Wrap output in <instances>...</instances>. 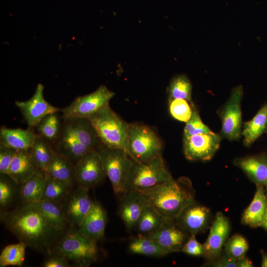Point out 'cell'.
Instances as JSON below:
<instances>
[{"label": "cell", "mask_w": 267, "mask_h": 267, "mask_svg": "<svg viewBox=\"0 0 267 267\" xmlns=\"http://www.w3.org/2000/svg\"><path fill=\"white\" fill-rule=\"evenodd\" d=\"M6 227L27 246L50 253L53 242L62 233L54 228L41 213L29 204H23L3 216Z\"/></svg>", "instance_id": "obj_1"}, {"label": "cell", "mask_w": 267, "mask_h": 267, "mask_svg": "<svg viewBox=\"0 0 267 267\" xmlns=\"http://www.w3.org/2000/svg\"><path fill=\"white\" fill-rule=\"evenodd\" d=\"M136 191L167 219H176L185 207L195 201L191 182L186 178L178 180L172 178L151 188Z\"/></svg>", "instance_id": "obj_2"}, {"label": "cell", "mask_w": 267, "mask_h": 267, "mask_svg": "<svg viewBox=\"0 0 267 267\" xmlns=\"http://www.w3.org/2000/svg\"><path fill=\"white\" fill-rule=\"evenodd\" d=\"M89 119L103 145L111 148L122 149L128 154L129 123L115 113L109 104Z\"/></svg>", "instance_id": "obj_3"}, {"label": "cell", "mask_w": 267, "mask_h": 267, "mask_svg": "<svg viewBox=\"0 0 267 267\" xmlns=\"http://www.w3.org/2000/svg\"><path fill=\"white\" fill-rule=\"evenodd\" d=\"M54 253L77 266L89 267L96 261L98 249L96 241L84 236L78 228L72 226L56 243Z\"/></svg>", "instance_id": "obj_4"}, {"label": "cell", "mask_w": 267, "mask_h": 267, "mask_svg": "<svg viewBox=\"0 0 267 267\" xmlns=\"http://www.w3.org/2000/svg\"><path fill=\"white\" fill-rule=\"evenodd\" d=\"M128 155L134 161L147 163L162 155V143L152 129L147 126L129 124Z\"/></svg>", "instance_id": "obj_5"}, {"label": "cell", "mask_w": 267, "mask_h": 267, "mask_svg": "<svg viewBox=\"0 0 267 267\" xmlns=\"http://www.w3.org/2000/svg\"><path fill=\"white\" fill-rule=\"evenodd\" d=\"M97 150L114 193L123 194L126 192L127 179L133 160L120 148H111L102 144Z\"/></svg>", "instance_id": "obj_6"}, {"label": "cell", "mask_w": 267, "mask_h": 267, "mask_svg": "<svg viewBox=\"0 0 267 267\" xmlns=\"http://www.w3.org/2000/svg\"><path fill=\"white\" fill-rule=\"evenodd\" d=\"M173 178L162 155L147 163L134 161L126 185V191L153 187Z\"/></svg>", "instance_id": "obj_7"}, {"label": "cell", "mask_w": 267, "mask_h": 267, "mask_svg": "<svg viewBox=\"0 0 267 267\" xmlns=\"http://www.w3.org/2000/svg\"><path fill=\"white\" fill-rule=\"evenodd\" d=\"M115 93L102 85L94 91L76 97L70 105L62 109L63 119L89 118L104 106Z\"/></svg>", "instance_id": "obj_8"}, {"label": "cell", "mask_w": 267, "mask_h": 267, "mask_svg": "<svg viewBox=\"0 0 267 267\" xmlns=\"http://www.w3.org/2000/svg\"><path fill=\"white\" fill-rule=\"evenodd\" d=\"M242 86L235 87L228 99L220 111L222 121L221 136L229 140L239 139L242 135Z\"/></svg>", "instance_id": "obj_9"}, {"label": "cell", "mask_w": 267, "mask_h": 267, "mask_svg": "<svg viewBox=\"0 0 267 267\" xmlns=\"http://www.w3.org/2000/svg\"><path fill=\"white\" fill-rule=\"evenodd\" d=\"M221 134L211 132L195 134L183 139V153L190 161H208L220 147Z\"/></svg>", "instance_id": "obj_10"}, {"label": "cell", "mask_w": 267, "mask_h": 267, "mask_svg": "<svg viewBox=\"0 0 267 267\" xmlns=\"http://www.w3.org/2000/svg\"><path fill=\"white\" fill-rule=\"evenodd\" d=\"M44 86L38 84L34 94L29 99L15 102V106L30 129L35 128L46 115L61 111L62 109L53 106L44 99Z\"/></svg>", "instance_id": "obj_11"}, {"label": "cell", "mask_w": 267, "mask_h": 267, "mask_svg": "<svg viewBox=\"0 0 267 267\" xmlns=\"http://www.w3.org/2000/svg\"><path fill=\"white\" fill-rule=\"evenodd\" d=\"M106 177L97 150L88 151L75 165V181L79 186L90 188L99 184Z\"/></svg>", "instance_id": "obj_12"}, {"label": "cell", "mask_w": 267, "mask_h": 267, "mask_svg": "<svg viewBox=\"0 0 267 267\" xmlns=\"http://www.w3.org/2000/svg\"><path fill=\"white\" fill-rule=\"evenodd\" d=\"M190 235L176 219H168L157 230L144 235L155 241L169 254L181 252Z\"/></svg>", "instance_id": "obj_13"}, {"label": "cell", "mask_w": 267, "mask_h": 267, "mask_svg": "<svg viewBox=\"0 0 267 267\" xmlns=\"http://www.w3.org/2000/svg\"><path fill=\"white\" fill-rule=\"evenodd\" d=\"M228 219L221 212H218L210 227V233L203 244L206 261L213 260L221 254L230 232Z\"/></svg>", "instance_id": "obj_14"}, {"label": "cell", "mask_w": 267, "mask_h": 267, "mask_svg": "<svg viewBox=\"0 0 267 267\" xmlns=\"http://www.w3.org/2000/svg\"><path fill=\"white\" fill-rule=\"evenodd\" d=\"M62 119V130L52 144L54 145L53 148L55 152L69 159L75 166L90 149L80 141L68 122Z\"/></svg>", "instance_id": "obj_15"}, {"label": "cell", "mask_w": 267, "mask_h": 267, "mask_svg": "<svg viewBox=\"0 0 267 267\" xmlns=\"http://www.w3.org/2000/svg\"><path fill=\"white\" fill-rule=\"evenodd\" d=\"M89 189L79 186L65 200L63 208L71 226L78 228L91 208L93 201L89 197Z\"/></svg>", "instance_id": "obj_16"}, {"label": "cell", "mask_w": 267, "mask_h": 267, "mask_svg": "<svg viewBox=\"0 0 267 267\" xmlns=\"http://www.w3.org/2000/svg\"><path fill=\"white\" fill-rule=\"evenodd\" d=\"M148 206L147 202L138 192L129 190L122 194L118 213L126 227L131 230L135 228Z\"/></svg>", "instance_id": "obj_17"}, {"label": "cell", "mask_w": 267, "mask_h": 267, "mask_svg": "<svg viewBox=\"0 0 267 267\" xmlns=\"http://www.w3.org/2000/svg\"><path fill=\"white\" fill-rule=\"evenodd\" d=\"M210 219V209L195 201L185 207L176 220L190 234L196 235L207 229Z\"/></svg>", "instance_id": "obj_18"}, {"label": "cell", "mask_w": 267, "mask_h": 267, "mask_svg": "<svg viewBox=\"0 0 267 267\" xmlns=\"http://www.w3.org/2000/svg\"><path fill=\"white\" fill-rule=\"evenodd\" d=\"M107 218L101 205L93 201L90 210L78 228L83 235L97 241L104 237Z\"/></svg>", "instance_id": "obj_19"}, {"label": "cell", "mask_w": 267, "mask_h": 267, "mask_svg": "<svg viewBox=\"0 0 267 267\" xmlns=\"http://www.w3.org/2000/svg\"><path fill=\"white\" fill-rule=\"evenodd\" d=\"M233 164L241 169L256 185L267 186V155L261 153L236 158Z\"/></svg>", "instance_id": "obj_20"}, {"label": "cell", "mask_w": 267, "mask_h": 267, "mask_svg": "<svg viewBox=\"0 0 267 267\" xmlns=\"http://www.w3.org/2000/svg\"><path fill=\"white\" fill-rule=\"evenodd\" d=\"M39 169L31 148L17 150L13 158L7 176L16 184L20 185Z\"/></svg>", "instance_id": "obj_21"}, {"label": "cell", "mask_w": 267, "mask_h": 267, "mask_svg": "<svg viewBox=\"0 0 267 267\" xmlns=\"http://www.w3.org/2000/svg\"><path fill=\"white\" fill-rule=\"evenodd\" d=\"M38 134L29 129H11L1 127L0 130V147L11 148L17 150L31 148Z\"/></svg>", "instance_id": "obj_22"}, {"label": "cell", "mask_w": 267, "mask_h": 267, "mask_svg": "<svg viewBox=\"0 0 267 267\" xmlns=\"http://www.w3.org/2000/svg\"><path fill=\"white\" fill-rule=\"evenodd\" d=\"M267 212V197L264 187L256 185V191L253 199L244 210L241 222L251 227H261Z\"/></svg>", "instance_id": "obj_23"}, {"label": "cell", "mask_w": 267, "mask_h": 267, "mask_svg": "<svg viewBox=\"0 0 267 267\" xmlns=\"http://www.w3.org/2000/svg\"><path fill=\"white\" fill-rule=\"evenodd\" d=\"M39 211L48 223L58 231L63 233L69 224L60 203L47 200L29 203Z\"/></svg>", "instance_id": "obj_24"}, {"label": "cell", "mask_w": 267, "mask_h": 267, "mask_svg": "<svg viewBox=\"0 0 267 267\" xmlns=\"http://www.w3.org/2000/svg\"><path fill=\"white\" fill-rule=\"evenodd\" d=\"M63 119L68 122L80 141L89 149L97 150L103 144L89 118Z\"/></svg>", "instance_id": "obj_25"}, {"label": "cell", "mask_w": 267, "mask_h": 267, "mask_svg": "<svg viewBox=\"0 0 267 267\" xmlns=\"http://www.w3.org/2000/svg\"><path fill=\"white\" fill-rule=\"evenodd\" d=\"M265 133H267V102L250 120L244 123L242 130L244 144L250 146Z\"/></svg>", "instance_id": "obj_26"}, {"label": "cell", "mask_w": 267, "mask_h": 267, "mask_svg": "<svg viewBox=\"0 0 267 267\" xmlns=\"http://www.w3.org/2000/svg\"><path fill=\"white\" fill-rule=\"evenodd\" d=\"M45 173L71 187L76 182L75 166L69 159L55 151Z\"/></svg>", "instance_id": "obj_27"}, {"label": "cell", "mask_w": 267, "mask_h": 267, "mask_svg": "<svg viewBox=\"0 0 267 267\" xmlns=\"http://www.w3.org/2000/svg\"><path fill=\"white\" fill-rule=\"evenodd\" d=\"M46 181V174L38 170L20 185V197L23 204L34 203L42 198Z\"/></svg>", "instance_id": "obj_28"}, {"label": "cell", "mask_w": 267, "mask_h": 267, "mask_svg": "<svg viewBox=\"0 0 267 267\" xmlns=\"http://www.w3.org/2000/svg\"><path fill=\"white\" fill-rule=\"evenodd\" d=\"M128 250L132 254L157 258L169 254L155 241L140 234L130 242Z\"/></svg>", "instance_id": "obj_29"}, {"label": "cell", "mask_w": 267, "mask_h": 267, "mask_svg": "<svg viewBox=\"0 0 267 267\" xmlns=\"http://www.w3.org/2000/svg\"><path fill=\"white\" fill-rule=\"evenodd\" d=\"M58 113L46 115L35 128L36 134L45 138L51 145L59 135L63 126V122Z\"/></svg>", "instance_id": "obj_30"}, {"label": "cell", "mask_w": 267, "mask_h": 267, "mask_svg": "<svg viewBox=\"0 0 267 267\" xmlns=\"http://www.w3.org/2000/svg\"><path fill=\"white\" fill-rule=\"evenodd\" d=\"M31 150L39 169L45 173L55 152L52 145L38 135Z\"/></svg>", "instance_id": "obj_31"}, {"label": "cell", "mask_w": 267, "mask_h": 267, "mask_svg": "<svg viewBox=\"0 0 267 267\" xmlns=\"http://www.w3.org/2000/svg\"><path fill=\"white\" fill-rule=\"evenodd\" d=\"M168 219L148 204L134 229H136L140 234L147 235L159 228Z\"/></svg>", "instance_id": "obj_32"}, {"label": "cell", "mask_w": 267, "mask_h": 267, "mask_svg": "<svg viewBox=\"0 0 267 267\" xmlns=\"http://www.w3.org/2000/svg\"><path fill=\"white\" fill-rule=\"evenodd\" d=\"M71 187L46 174V181L41 200H50L59 203L60 201L66 200L70 193Z\"/></svg>", "instance_id": "obj_33"}, {"label": "cell", "mask_w": 267, "mask_h": 267, "mask_svg": "<svg viewBox=\"0 0 267 267\" xmlns=\"http://www.w3.org/2000/svg\"><path fill=\"white\" fill-rule=\"evenodd\" d=\"M192 88L191 82L185 75L175 77L171 81L168 88L169 100L183 99L191 103Z\"/></svg>", "instance_id": "obj_34"}, {"label": "cell", "mask_w": 267, "mask_h": 267, "mask_svg": "<svg viewBox=\"0 0 267 267\" xmlns=\"http://www.w3.org/2000/svg\"><path fill=\"white\" fill-rule=\"evenodd\" d=\"M26 247L27 245L21 241L6 246L0 255V267L21 266L25 260Z\"/></svg>", "instance_id": "obj_35"}, {"label": "cell", "mask_w": 267, "mask_h": 267, "mask_svg": "<svg viewBox=\"0 0 267 267\" xmlns=\"http://www.w3.org/2000/svg\"><path fill=\"white\" fill-rule=\"evenodd\" d=\"M248 249L249 245L246 239L240 234H235L227 240L223 250L237 260L245 256Z\"/></svg>", "instance_id": "obj_36"}, {"label": "cell", "mask_w": 267, "mask_h": 267, "mask_svg": "<svg viewBox=\"0 0 267 267\" xmlns=\"http://www.w3.org/2000/svg\"><path fill=\"white\" fill-rule=\"evenodd\" d=\"M212 131L203 122L196 108L192 104V112L189 119L185 123L183 139L191 136Z\"/></svg>", "instance_id": "obj_37"}, {"label": "cell", "mask_w": 267, "mask_h": 267, "mask_svg": "<svg viewBox=\"0 0 267 267\" xmlns=\"http://www.w3.org/2000/svg\"><path fill=\"white\" fill-rule=\"evenodd\" d=\"M192 104L183 99H173L169 100V111L175 119L186 123L190 118L192 112Z\"/></svg>", "instance_id": "obj_38"}, {"label": "cell", "mask_w": 267, "mask_h": 267, "mask_svg": "<svg viewBox=\"0 0 267 267\" xmlns=\"http://www.w3.org/2000/svg\"><path fill=\"white\" fill-rule=\"evenodd\" d=\"M0 179V205L1 207L7 206L12 200L14 188L10 181L1 174Z\"/></svg>", "instance_id": "obj_39"}, {"label": "cell", "mask_w": 267, "mask_h": 267, "mask_svg": "<svg viewBox=\"0 0 267 267\" xmlns=\"http://www.w3.org/2000/svg\"><path fill=\"white\" fill-rule=\"evenodd\" d=\"M181 252L190 256L203 257L204 248L203 244H201L197 240L195 235L191 234L182 247Z\"/></svg>", "instance_id": "obj_40"}, {"label": "cell", "mask_w": 267, "mask_h": 267, "mask_svg": "<svg viewBox=\"0 0 267 267\" xmlns=\"http://www.w3.org/2000/svg\"><path fill=\"white\" fill-rule=\"evenodd\" d=\"M17 151L14 149L0 147V173L8 175L13 158Z\"/></svg>", "instance_id": "obj_41"}, {"label": "cell", "mask_w": 267, "mask_h": 267, "mask_svg": "<svg viewBox=\"0 0 267 267\" xmlns=\"http://www.w3.org/2000/svg\"><path fill=\"white\" fill-rule=\"evenodd\" d=\"M204 265L214 267H236V260L222 250L219 256L213 260L207 261Z\"/></svg>", "instance_id": "obj_42"}, {"label": "cell", "mask_w": 267, "mask_h": 267, "mask_svg": "<svg viewBox=\"0 0 267 267\" xmlns=\"http://www.w3.org/2000/svg\"><path fill=\"white\" fill-rule=\"evenodd\" d=\"M44 267H68L70 264L68 260L62 255L53 253V254L49 257L44 263Z\"/></svg>", "instance_id": "obj_43"}, {"label": "cell", "mask_w": 267, "mask_h": 267, "mask_svg": "<svg viewBox=\"0 0 267 267\" xmlns=\"http://www.w3.org/2000/svg\"><path fill=\"white\" fill-rule=\"evenodd\" d=\"M252 262L245 256L236 260V267H252Z\"/></svg>", "instance_id": "obj_44"}, {"label": "cell", "mask_w": 267, "mask_h": 267, "mask_svg": "<svg viewBox=\"0 0 267 267\" xmlns=\"http://www.w3.org/2000/svg\"><path fill=\"white\" fill-rule=\"evenodd\" d=\"M261 267H267V253L262 251Z\"/></svg>", "instance_id": "obj_45"}, {"label": "cell", "mask_w": 267, "mask_h": 267, "mask_svg": "<svg viewBox=\"0 0 267 267\" xmlns=\"http://www.w3.org/2000/svg\"><path fill=\"white\" fill-rule=\"evenodd\" d=\"M261 227H263L266 231H267V212Z\"/></svg>", "instance_id": "obj_46"}, {"label": "cell", "mask_w": 267, "mask_h": 267, "mask_svg": "<svg viewBox=\"0 0 267 267\" xmlns=\"http://www.w3.org/2000/svg\"><path fill=\"white\" fill-rule=\"evenodd\" d=\"M266 195L267 197V186L266 187Z\"/></svg>", "instance_id": "obj_47"}]
</instances>
